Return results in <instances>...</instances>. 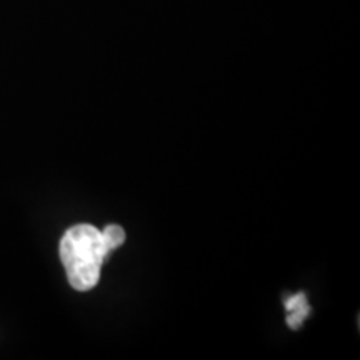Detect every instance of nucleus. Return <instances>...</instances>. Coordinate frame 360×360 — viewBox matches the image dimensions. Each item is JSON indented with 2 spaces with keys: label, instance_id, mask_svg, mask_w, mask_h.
Here are the masks:
<instances>
[{
  "label": "nucleus",
  "instance_id": "obj_2",
  "mask_svg": "<svg viewBox=\"0 0 360 360\" xmlns=\"http://www.w3.org/2000/svg\"><path fill=\"white\" fill-rule=\"evenodd\" d=\"M283 305H285V309L290 312L289 317H287V323H289L290 328H294V330L302 326L304 319L309 317L310 314V305L307 304V297H305V294H302V292L283 300Z\"/></svg>",
  "mask_w": 360,
  "mask_h": 360
},
{
  "label": "nucleus",
  "instance_id": "obj_1",
  "mask_svg": "<svg viewBox=\"0 0 360 360\" xmlns=\"http://www.w3.org/2000/svg\"><path fill=\"white\" fill-rule=\"evenodd\" d=\"M124 242L125 232L120 225H107L102 232L90 224L70 227L58 247L70 287L79 292L94 289L101 281L103 260Z\"/></svg>",
  "mask_w": 360,
  "mask_h": 360
}]
</instances>
